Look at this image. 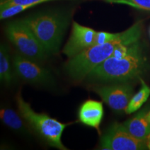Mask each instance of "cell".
Returning a JSON list of instances; mask_svg holds the SVG:
<instances>
[{
  "label": "cell",
  "instance_id": "cell-1",
  "mask_svg": "<svg viewBox=\"0 0 150 150\" xmlns=\"http://www.w3.org/2000/svg\"><path fill=\"white\" fill-rule=\"evenodd\" d=\"M141 35L142 22L139 21L126 31L120 32L112 40L94 45L68 59L65 65V72L75 81L83 79L95 67L111 56L118 47L139 40Z\"/></svg>",
  "mask_w": 150,
  "mask_h": 150
},
{
  "label": "cell",
  "instance_id": "cell-2",
  "mask_svg": "<svg viewBox=\"0 0 150 150\" xmlns=\"http://www.w3.org/2000/svg\"><path fill=\"white\" fill-rule=\"evenodd\" d=\"M146 69V58L140 40L131 45L120 57L110 56L89 73L87 77L102 83H126L140 79Z\"/></svg>",
  "mask_w": 150,
  "mask_h": 150
},
{
  "label": "cell",
  "instance_id": "cell-3",
  "mask_svg": "<svg viewBox=\"0 0 150 150\" xmlns=\"http://www.w3.org/2000/svg\"><path fill=\"white\" fill-rule=\"evenodd\" d=\"M31 29L49 55L57 54L68 27L70 16L60 10L37 12L20 19Z\"/></svg>",
  "mask_w": 150,
  "mask_h": 150
},
{
  "label": "cell",
  "instance_id": "cell-4",
  "mask_svg": "<svg viewBox=\"0 0 150 150\" xmlns=\"http://www.w3.org/2000/svg\"><path fill=\"white\" fill-rule=\"evenodd\" d=\"M18 112L27 125L37 133L50 147L59 150H67L62 142L61 138L68 124L62 123L49 116L47 114L37 112L23 99L21 91H19L15 96Z\"/></svg>",
  "mask_w": 150,
  "mask_h": 150
},
{
  "label": "cell",
  "instance_id": "cell-5",
  "mask_svg": "<svg viewBox=\"0 0 150 150\" xmlns=\"http://www.w3.org/2000/svg\"><path fill=\"white\" fill-rule=\"evenodd\" d=\"M6 33L10 42L24 57L41 62L45 60L49 54L31 31L20 20L7 24Z\"/></svg>",
  "mask_w": 150,
  "mask_h": 150
},
{
  "label": "cell",
  "instance_id": "cell-6",
  "mask_svg": "<svg viewBox=\"0 0 150 150\" xmlns=\"http://www.w3.org/2000/svg\"><path fill=\"white\" fill-rule=\"evenodd\" d=\"M99 149L104 150L147 149V141L134 138L123 123L113 122L101 137Z\"/></svg>",
  "mask_w": 150,
  "mask_h": 150
},
{
  "label": "cell",
  "instance_id": "cell-7",
  "mask_svg": "<svg viewBox=\"0 0 150 150\" xmlns=\"http://www.w3.org/2000/svg\"><path fill=\"white\" fill-rule=\"evenodd\" d=\"M12 64L16 74L24 81L33 84L49 85L54 83L50 71L41 66L37 61L16 54L13 56Z\"/></svg>",
  "mask_w": 150,
  "mask_h": 150
},
{
  "label": "cell",
  "instance_id": "cell-8",
  "mask_svg": "<svg viewBox=\"0 0 150 150\" xmlns=\"http://www.w3.org/2000/svg\"><path fill=\"white\" fill-rule=\"evenodd\" d=\"M93 90L103 102L116 112L125 111L134 95L133 87L126 83L97 86Z\"/></svg>",
  "mask_w": 150,
  "mask_h": 150
},
{
  "label": "cell",
  "instance_id": "cell-9",
  "mask_svg": "<svg viewBox=\"0 0 150 150\" xmlns=\"http://www.w3.org/2000/svg\"><path fill=\"white\" fill-rule=\"evenodd\" d=\"M97 33V31L93 29L73 22L70 36L63 47V53L70 59L84 50L96 45Z\"/></svg>",
  "mask_w": 150,
  "mask_h": 150
},
{
  "label": "cell",
  "instance_id": "cell-10",
  "mask_svg": "<svg viewBox=\"0 0 150 150\" xmlns=\"http://www.w3.org/2000/svg\"><path fill=\"white\" fill-rule=\"evenodd\" d=\"M79 120L86 126L93 127L100 134V125L104 117V107L99 101L88 99L80 106Z\"/></svg>",
  "mask_w": 150,
  "mask_h": 150
},
{
  "label": "cell",
  "instance_id": "cell-11",
  "mask_svg": "<svg viewBox=\"0 0 150 150\" xmlns=\"http://www.w3.org/2000/svg\"><path fill=\"white\" fill-rule=\"evenodd\" d=\"M149 110V106H146L123 123L127 131L137 139L147 141L150 135V120L148 116Z\"/></svg>",
  "mask_w": 150,
  "mask_h": 150
},
{
  "label": "cell",
  "instance_id": "cell-12",
  "mask_svg": "<svg viewBox=\"0 0 150 150\" xmlns=\"http://www.w3.org/2000/svg\"><path fill=\"white\" fill-rule=\"evenodd\" d=\"M1 120L11 130L22 134H27V128L26 122L20 112H17L12 108H1L0 110Z\"/></svg>",
  "mask_w": 150,
  "mask_h": 150
},
{
  "label": "cell",
  "instance_id": "cell-13",
  "mask_svg": "<svg viewBox=\"0 0 150 150\" xmlns=\"http://www.w3.org/2000/svg\"><path fill=\"white\" fill-rule=\"evenodd\" d=\"M0 79L7 85H10L13 79L9 50L4 43H1L0 46Z\"/></svg>",
  "mask_w": 150,
  "mask_h": 150
},
{
  "label": "cell",
  "instance_id": "cell-14",
  "mask_svg": "<svg viewBox=\"0 0 150 150\" xmlns=\"http://www.w3.org/2000/svg\"><path fill=\"white\" fill-rule=\"evenodd\" d=\"M141 86L140 88L131 97L128 106L125 110L127 114H132L142 107V105L147 102L150 95V87L141 78L140 79Z\"/></svg>",
  "mask_w": 150,
  "mask_h": 150
},
{
  "label": "cell",
  "instance_id": "cell-15",
  "mask_svg": "<svg viewBox=\"0 0 150 150\" xmlns=\"http://www.w3.org/2000/svg\"><path fill=\"white\" fill-rule=\"evenodd\" d=\"M33 7L29 5L19 4L0 7V19L6 20V19L11 18Z\"/></svg>",
  "mask_w": 150,
  "mask_h": 150
},
{
  "label": "cell",
  "instance_id": "cell-16",
  "mask_svg": "<svg viewBox=\"0 0 150 150\" xmlns=\"http://www.w3.org/2000/svg\"><path fill=\"white\" fill-rule=\"evenodd\" d=\"M108 4L127 5L150 13V0H103Z\"/></svg>",
  "mask_w": 150,
  "mask_h": 150
},
{
  "label": "cell",
  "instance_id": "cell-17",
  "mask_svg": "<svg viewBox=\"0 0 150 150\" xmlns=\"http://www.w3.org/2000/svg\"><path fill=\"white\" fill-rule=\"evenodd\" d=\"M56 1V0H0V7L6 6L11 4H26L34 7L40 4L48 2V1Z\"/></svg>",
  "mask_w": 150,
  "mask_h": 150
},
{
  "label": "cell",
  "instance_id": "cell-18",
  "mask_svg": "<svg viewBox=\"0 0 150 150\" xmlns=\"http://www.w3.org/2000/svg\"><path fill=\"white\" fill-rule=\"evenodd\" d=\"M147 145L148 147V149H150V135L148 137L147 140Z\"/></svg>",
  "mask_w": 150,
  "mask_h": 150
},
{
  "label": "cell",
  "instance_id": "cell-19",
  "mask_svg": "<svg viewBox=\"0 0 150 150\" xmlns=\"http://www.w3.org/2000/svg\"><path fill=\"white\" fill-rule=\"evenodd\" d=\"M148 116H149V120H150V110H149V113H148Z\"/></svg>",
  "mask_w": 150,
  "mask_h": 150
},
{
  "label": "cell",
  "instance_id": "cell-20",
  "mask_svg": "<svg viewBox=\"0 0 150 150\" xmlns=\"http://www.w3.org/2000/svg\"><path fill=\"white\" fill-rule=\"evenodd\" d=\"M149 35H150V29H149Z\"/></svg>",
  "mask_w": 150,
  "mask_h": 150
}]
</instances>
